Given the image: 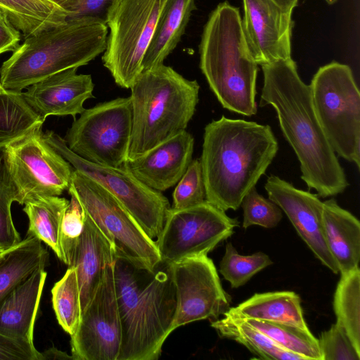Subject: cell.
<instances>
[{"mask_svg": "<svg viewBox=\"0 0 360 360\" xmlns=\"http://www.w3.org/2000/svg\"><path fill=\"white\" fill-rule=\"evenodd\" d=\"M262 68L259 106L275 109L283 135L300 162L301 179L321 198L342 193L349 183L317 120L310 86L301 79L295 62L291 58Z\"/></svg>", "mask_w": 360, "mask_h": 360, "instance_id": "obj_1", "label": "cell"}, {"mask_svg": "<svg viewBox=\"0 0 360 360\" xmlns=\"http://www.w3.org/2000/svg\"><path fill=\"white\" fill-rule=\"evenodd\" d=\"M278 150L268 124L224 116L207 124L200 158L206 200L223 211L238 210Z\"/></svg>", "mask_w": 360, "mask_h": 360, "instance_id": "obj_2", "label": "cell"}, {"mask_svg": "<svg viewBox=\"0 0 360 360\" xmlns=\"http://www.w3.org/2000/svg\"><path fill=\"white\" fill-rule=\"evenodd\" d=\"M113 268L122 330L117 360H157L176 309L168 266L161 263L151 272L115 256Z\"/></svg>", "mask_w": 360, "mask_h": 360, "instance_id": "obj_3", "label": "cell"}, {"mask_svg": "<svg viewBox=\"0 0 360 360\" xmlns=\"http://www.w3.org/2000/svg\"><path fill=\"white\" fill-rule=\"evenodd\" d=\"M200 68L224 108L256 115L258 65L248 47L239 9L227 1L212 11L204 27Z\"/></svg>", "mask_w": 360, "mask_h": 360, "instance_id": "obj_4", "label": "cell"}, {"mask_svg": "<svg viewBox=\"0 0 360 360\" xmlns=\"http://www.w3.org/2000/svg\"><path fill=\"white\" fill-rule=\"evenodd\" d=\"M108 26L96 18L67 20L25 39L0 68L3 88L22 92L61 71L88 64L105 51Z\"/></svg>", "mask_w": 360, "mask_h": 360, "instance_id": "obj_5", "label": "cell"}, {"mask_svg": "<svg viewBox=\"0 0 360 360\" xmlns=\"http://www.w3.org/2000/svg\"><path fill=\"white\" fill-rule=\"evenodd\" d=\"M130 89L132 129L127 161L186 130L195 112L200 86L162 64L142 71Z\"/></svg>", "mask_w": 360, "mask_h": 360, "instance_id": "obj_6", "label": "cell"}, {"mask_svg": "<svg viewBox=\"0 0 360 360\" xmlns=\"http://www.w3.org/2000/svg\"><path fill=\"white\" fill-rule=\"evenodd\" d=\"M317 120L335 153L360 166V93L349 66L331 62L309 84Z\"/></svg>", "mask_w": 360, "mask_h": 360, "instance_id": "obj_7", "label": "cell"}, {"mask_svg": "<svg viewBox=\"0 0 360 360\" xmlns=\"http://www.w3.org/2000/svg\"><path fill=\"white\" fill-rule=\"evenodd\" d=\"M68 190L111 243L115 256L151 272L160 265L155 240L108 190L75 169Z\"/></svg>", "mask_w": 360, "mask_h": 360, "instance_id": "obj_8", "label": "cell"}, {"mask_svg": "<svg viewBox=\"0 0 360 360\" xmlns=\"http://www.w3.org/2000/svg\"><path fill=\"white\" fill-rule=\"evenodd\" d=\"M162 0H114L105 23L110 29L103 65L120 87L130 89L142 72Z\"/></svg>", "mask_w": 360, "mask_h": 360, "instance_id": "obj_9", "label": "cell"}, {"mask_svg": "<svg viewBox=\"0 0 360 360\" xmlns=\"http://www.w3.org/2000/svg\"><path fill=\"white\" fill-rule=\"evenodd\" d=\"M131 129L130 97L117 98L84 109L64 139L70 150L82 158L119 167L127 161Z\"/></svg>", "mask_w": 360, "mask_h": 360, "instance_id": "obj_10", "label": "cell"}, {"mask_svg": "<svg viewBox=\"0 0 360 360\" xmlns=\"http://www.w3.org/2000/svg\"><path fill=\"white\" fill-rule=\"evenodd\" d=\"M46 141L75 170L95 181L112 194L130 212L152 239L157 238L171 209L168 199L138 180L126 166L101 165L86 160L68 147L63 138L51 130L43 134Z\"/></svg>", "mask_w": 360, "mask_h": 360, "instance_id": "obj_11", "label": "cell"}, {"mask_svg": "<svg viewBox=\"0 0 360 360\" xmlns=\"http://www.w3.org/2000/svg\"><path fill=\"white\" fill-rule=\"evenodd\" d=\"M42 124L3 148L5 165L20 205L37 196H59L70 184L74 169L46 141Z\"/></svg>", "mask_w": 360, "mask_h": 360, "instance_id": "obj_12", "label": "cell"}, {"mask_svg": "<svg viewBox=\"0 0 360 360\" xmlns=\"http://www.w3.org/2000/svg\"><path fill=\"white\" fill-rule=\"evenodd\" d=\"M238 226L236 219L207 200L185 209L171 208L155 241L161 263L169 265L186 258L207 255Z\"/></svg>", "mask_w": 360, "mask_h": 360, "instance_id": "obj_13", "label": "cell"}, {"mask_svg": "<svg viewBox=\"0 0 360 360\" xmlns=\"http://www.w3.org/2000/svg\"><path fill=\"white\" fill-rule=\"evenodd\" d=\"M167 266L176 296L171 333L191 322L216 320L229 310L230 297L207 255L186 258Z\"/></svg>", "mask_w": 360, "mask_h": 360, "instance_id": "obj_14", "label": "cell"}, {"mask_svg": "<svg viewBox=\"0 0 360 360\" xmlns=\"http://www.w3.org/2000/svg\"><path fill=\"white\" fill-rule=\"evenodd\" d=\"M74 360H117L122 338L113 262L108 264L70 336Z\"/></svg>", "mask_w": 360, "mask_h": 360, "instance_id": "obj_15", "label": "cell"}, {"mask_svg": "<svg viewBox=\"0 0 360 360\" xmlns=\"http://www.w3.org/2000/svg\"><path fill=\"white\" fill-rule=\"evenodd\" d=\"M243 30L249 51L261 66L291 58L292 11L273 0H243Z\"/></svg>", "mask_w": 360, "mask_h": 360, "instance_id": "obj_16", "label": "cell"}, {"mask_svg": "<svg viewBox=\"0 0 360 360\" xmlns=\"http://www.w3.org/2000/svg\"><path fill=\"white\" fill-rule=\"evenodd\" d=\"M264 188L269 199L287 215L314 256L332 272L339 273L338 266L330 255L324 238L323 202L316 195L297 188L276 175L268 177Z\"/></svg>", "mask_w": 360, "mask_h": 360, "instance_id": "obj_17", "label": "cell"}, {"mask_svg": "<svg viewBox=\"0 0 360 360\" xmlns=\"http://www.w3.org/2000/svg\"><path fill=\"white\" fill-rule=\"evenodd\" d=\"M70 68L29 86L22 95L28 105L44 122L51 115H71L75 120L84 110V102L91 98L94 84L90 75L77 74Z\"/></svg>", "mask_w": 360, "mask_h": 360, "instance_id": "obj_18", "label": "cell"}, {"mask_svg": "<svg viewBox=\"0 0 360 360\" xmlns=\"http://www.w3.org/2000/svg\"><path fill=\"white\" fill-rule=\"evenodd\" d=\"M193 147V136L184 130L125 165L143 184L165 191L176 184L186 172Z\"/></svg>", "mask_w": 360, "mask_h": 360, "instance_id": "obj_19", "label": "cell"}, {"mask_svg": "<svg viewBox=\"0 0 360 360\" xmlns=\"http://www.w3.org/2000/svg\"><path fill=\"white\" fill-rule=\"evenodd\" d=\"M115 258L112 245L86 214L84 230L69 266L77 272L82 312L95 294L106 266Z\"/></svg>", "mask_w": 360, "mask_h": 360, "instance_id": "obj_20", "label": "cell"}, {"mask_svg": "<svg viewBox=\"0 0 360 360\" xmlns=\"http://www.w3.org/2000/svg\"><path fill=\"white\" fill-rule=\"evenodd\" d=\"M46 276L45 269H38L1 302L0 333L34 344V323Z\"/></svg>", "mask_w": 360, "mask_h": 360, "instance_id": "obj_21", "label": "cell"}, {"mask_svg": "<svg viewBox=\"0 0 360 360\" xmlns=\"http://www.w3.org/2000/svg\"><path fill=\"white\" fill-rule=\"evenodd\" d=\"M322 226L327 248L340 274L359 266L360 223L334 198L323 202Z\"/></svg>", "mask_w": 360, "mask_h": 360, "instance_id": "obj_22", "label": "cell"}, {"mask_svg": "<svg viewBox=\"0 0 360 360\" xmlns=\"http://www.w3.org/2000/svg\"><path fill=\"white\" fill-rule=\"evenodd\" d=\"M195 0H162L151 41L142 63V71L163 64L184 34Z\"/></svg>", "mask_w": 360, "mask_h": 360, "instance_id": "obj_23", "label": "cell"}, {"mask_svg": "<svg viewBox=\"0 0 360 360\" xmlns=\"http://www.w3.org/2000/svg\"><path fill=\"white\" fill-rule=\"evenodd\" d=\"M229 311L243 319L282 323L310 331L304 318L301 299L292 291L256 293Z\"/></svg>", "mask_w": 360, "mask_h": 360, "instance_id": "obj_24", "label": "cell"}, {"mask_svg": "<svg viewBox=\"0 0 360 360\" xmlns=\"http://www.w3.org/2000/svg\"><path fill=\"white\" fill-rule=\"evenodd\" d=\"M49 254L35 236L0 252V304L17 286L38 269H45Z\"/></svg>", "mask_w": 360, "mask_h": 360, "instance_id": "obj_25", "label": "cell"}, {"mask_svg": "<svg viewBox=\"0 0 360 360\" xmlns=\"http://www.w3.org/2000/svg\"><path fill=\"white\" fill-rule=\"evenodd\" d=\"M69 202L65 198L44 195L29 199L23 204V212L29 219L27 234L46 243L62 262L60 231Z\"/></svg>", "mask_w": 360, "mask_h": 360, "instance_id": "obj_26", "label": "cell"}, {"mask_svg": "<svg viewBox=\"0 0 360 360\" xmlns=\"http://www.w3.org/2000/svg\"><path fill=\"white\" fill-rule=\"evenodd\" d=\"M0 11L25 39L64 24L67 12L48 0H0Z\"/></svg>", "mask_w": 360, "mask_h": 360, "instance_id": "obj_27", "label": "cell"}, {"mask_svg": "<svg viewBox=\"0 0 360 360\" xmlns=\"http://www.w3.org/2000/svg\"><path fill=\"white\" fill-rule=\"evenodd\" d=\"M223 315L224 318L213 320L211 326L219 336L243 345L258 358L268 360H304L302 356L284 349L229 310Z\"/></svg>", "mask_w": 360, "mask_h": 360, "instance_id": "obj_28", "label": "cell"}, {"mask_svg": "<svg viewBox=\"0 0 360 360\" xmlns=\"http://www.w3.org/2000/svg\"><path fill=\"white\" fill-rule=\"evenodd\" d=\"M337 321L346 331L353 345L360 352V269L341 274L334 297Z\"/></svg>", "mask_w": 360, "mask_h": 360, "instance_id": "obj_29", "label": "cell"}, {"mask_svg": "<svg viewBox=\"0 0 360 360\" xmlns=\"http://www.w3.org/2000/svg\"><path fill=\"white\" fill-rule=\"evenodd\" d=\"M43 123L25 102L22 92L5 90L0 93V148Z\"/></svg>", "mask_w": 360, "mask_h": 360, "instance_id": "obj_30", "label": "cell"}, {"mask_svg": "<svg viewBox=\"0 0 360 360\" xmlns=\"http://www.w3.org/2000/svg\"><path fill=\"white\" fill-rule=\"evenodd\" d=\"M243 319L284 349L302 356L304 360H322L318 339L311 331L282 323Z\"/></svg>", "mask_w": 360, "mask_h": 360, "instance_id": "obj_31", "label": "cell"}, {"mask_svg": "<svg viewBox=\"0 0 360 360\" xmlns=\"http://www.w3.org/2000/svg\"><path fill=\"white\" fill-rule=\"evenodd\" d=\"M52 303L58 323L70 336L77 330L82 316L80 292L77 272L68 266L52 290Z\"/></svg>", "mask_w": 360, "mask_h": 360, "instance_id": "obj_32", "label": "cell"}, {"mask_svg": "<svg viewBox=\"0 0 360 360\" xmlns=\"http://www.w3.org/2000/svg\"><path fill=\"white\" fill-rule=\"evenodd\" d=\"M270 257L258 252L241 255L231 243H227L219 264V272L231 285L237 288L245 285L254 275L272 264Z\"/></svg>", "mask_w": 360, "mask_h": 360, "instance_id": "obj_33", "label": "cell"}, {"mask_svg": "<svg viewBox=\"0 0 360 360\" xmlns=\"http://www.w3.org/2000/svg\"><path fill=\"white\" fill-rule=\"evenodd\" d=\"M19 200L18 192L5 165L3 148H0V251L10 248L22 239L11 215V205Z\"/></svg>", "mask_w": 360, "mask_h": 360, "instance_id": "obj_34", "label": "cell"}, {"mask_svg": "<svg viewBox=\"0 0 360 360\" xmlns=\"http://www.w3.org/2000/svg\"><path fill=\"white\" fill-rule=\"evenodd\" d=\"M240 206L243 210V227L260 226L274 228L281 221V209L269 199L258 193L255 187L251 188L242 200Z\"/></svg>", "mask_w": 360, "mask_h": 360, "instance_id": "obj_35", "label": "cell"}, {"mask_svg": "<svg viewBox=\"0 0 360 360\" xmlns=\"http://www.w3.org/2000/svg\"><path fill=\"white\" fill-rule=\"evenodd\" d=\"M206 200L205 186L200 159L191 160L173 192L172 209L181 210Z\"/></svg>", "mask_w": 360, "mask_h": 360, "instance_id": "obj_36", "label": "cell"}, {"mask_svg": "<svg viewBox=\"0 0 360 360\" xmlns=\"http://www.w3.org/2000/svg\"><path fill=\"white\" fill-rule=\"evenodd\" d=\"M71 199L62 221L60 245L63 262L70 266L72 259L84 230L86 213L78 199L70 193Z\"/></svg>", "mask_w": 360, "mask_h": 360, "instance_id": "obj_37", "label": "cell"}, {"mask_svg": "<svg viewBox=\"0 0 360 360\" xmlns=\"http://www.w3.org/2000/svg\"><path fill=\"white\" fill-rule=\"evenodd\" d=\"M322 360H359L357 352L345 329L338 323L322 332L318 339Z\"/></svg>", "mask_w": 360, "mask_h": 360, "instance_id": "obj_38", "label": "cell"}, {"mask_svg": "<svg viewBox=\"0 0 360 360\" xmlns=\"http://www.w3.org/2000/svg\"><path fill=\"white\" fill-rule=\"evenodd\" d=\"M114 0H70L63 7L67 20L96 18L104 20Z\"/></svg>", "mask_w": 360, "mask_h": 360, "instance_id": "obj_39", "label": "cell"}, {"mask_svg": "<svg viewBox=\"0 0 360 360\" xmlns=\"http://www.w3.org/2000/svg\"><path fill=\"white\" fill-rule=\"evenodd\" d=\"M0 360H43L34 344L0 333Z\"/></svg>", "mask_w": 360, "mask_h": 360, "instance_id": "obj_40", "label": "cell"}, {"mask_svg": "<svg viewBox=\"0 0 360 360\" xmlns=\"http://www.w3.org/2000/svg\"><path fill=\"white\" fill-rule=\"evenodd\" d=\"M20 39V32L0 11V55L8 51L13 52L19 46Z\"/></svg>", "mask_w": 360, "mask_h": 360, "instance_id": "obj_41", "label": "cell"}, {"mask_svg": "<svg viewBox=\"0 0 360 360\" xmlns=\"http://www.w3.org/2000/svg\"><path fill=\"white\" fill-rule=\"evenodd\" d=\"M43 360H74L72 355L60 351L55 347H51L41 352Z\"/></svg>", "mask_w": 360, "mask_h": 360, "instance_id": "obj_42", "label": "cell"}, {"mask_svg": "<svg viewBox=\"0 0 360 360\" xmlns=\"http://www.w3.org/2000/svg\"><path fill=\"white\" fill-rule=\"evenodd\" d=\"M281 8L285 10L292 11L297 6L298 0H273Z\"/></svg>", "mask_w": 360, "mask_h": 360, "instance_id": "obj_43", "label": "cell"}, {"mask_svg": "<svg viewBox=\"0 0 360 360\" xmlns=\"http://www.w3.org/2000/svg\"><path fill=\"white\" fill-rule=\"evenodd\" d=\"M54 4L60 6L63 9V7L68 4V2L70 0H48Z\"/></svg>", "mask_w": 360, "mask_h": 360, "instance_id": "obj_44", "label": "cell"}, {"mask_svg": "<svg viewBox=\"0 0 360 360\" xmlns=\"http://www.w3.org/2000/svg\"><path fill=\"white\" fill-rule=\"evenodd\" d=\"M326 1L328 4L332 5L336 3L338 0H324Z\"/></svg>", "mask_w": 360, "mask_h": 360, "instance_id": "obj_45", "label": "cell"}, {"mask_svg": "<svg viewBox=\"0 0 360 360\" xmlns=\"http://www.w3.org/2000/svg\"><path fill=\"white\" fill-rule=\"evenodd\" d=\"M5 90H6V89H4L3 88V86H2V85H1V82H0V93H1V92H3V91H4Z\"/></svg>", "mask_w": 360, "mask_h": 360, "instance_id": "obj_46", "label": "cell"}, {"mask_svg": "<svg viewBox=\"0 0 360 360\" xmlns=\"http://www.w3.org/2000/svg\"><path fill=\"white\" fill-rule=\"evenodd\" d=\"M1 252V251H0Z\"/></svg>", "mask_w": 360, "mask_h": 360, "instance_id": "obj_47", "label": "cell"}]
</instances>
